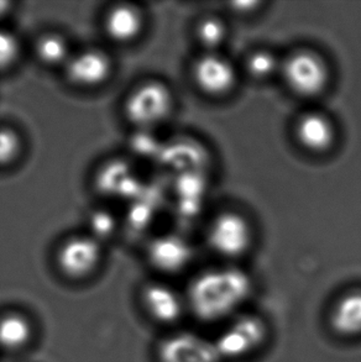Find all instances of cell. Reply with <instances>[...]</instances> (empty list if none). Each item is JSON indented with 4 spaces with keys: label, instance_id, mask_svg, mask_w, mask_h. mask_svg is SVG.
Masks as SVG:
<instances>
[{
    "label": "cell",
    "instance_id": "6da1fadb",
    "mask_svg": "<svg viewBox=\"0 0 361 362\" xmlns=\"http://www.w3.org/2000/svg\"><path fill=\"white\" fill-rule=\"evenodd\" d=\"M249 277L238 269H219L200 274L192 282L188 303L197 318L218 322L229 317L248 299Z\"/></svg>",
    "mask_w": 361,
    "mask_h": 362
},
{
    "label": "cell",
    "instance_id": "7a4b0ae2",
    "mask_svg": "<svg viewBox=\"0 0 361 362\" xmlns=\"http://www.w3.org/2000/svg\"><path fill=\"white\" fill-rule=\"evenodd\" d=\"M173 109V94L160 81H147L127 94L124 115L140 132H149L165 122Z\"/></svg>",
    "mask_w": 361,
    "mask_h": 362
},
{
    "label": "cell",
    "instance_id": "3957f363",
    "mask_svg": "<svg viewBox=\"0 0 361 362\" xmlns=\"http://www.w3.org/2000/svg\"><path fill=\"white\" fill-rule=\"evenodd\" d=\"M102 259L101 241L89 234L69 236L56 252L57 267L71 279H88L97 271Z\"/></svg>",
    "mask_w": 361,
    "mask_h": 362
},
{
    "label": "cell",
    "instance_id": "277c9868",
    "mask_svg": "<svg viewBox=\"0 0 361 362\" xmlns=\"http://www.w3.org/2000/svg\"><path fill=\"white\" fill-rule=\"evenodd\" d=\"M266 325L255 315L234 320L220 333L214 344L223 360H235L254 353L264 344Z\"/></svg>",
    "mask_w": 361,
    "mask_h": 362
},
{
    "label": "cell",
    "instance_id": "5b68a950",
    "mask_svg": "<svg viewBox=\"0 0 361 362\" xmlns=\"http://www.w3.org/2000/svg\"><path fill=\"white\" fill-rule=\"evenodd\" d=\"M71 84L82 89H96L107 83L114 71L112 57L101 49H84L72 54L64 64Z\"/></svg>",
    "mask_w": 361,
    "mask_h": 362
},
{
    "label": "cell",
    "instance_id": "8992f818",
    "mask_svg": "<svg viewBox=\"0 0 361 362\" xmlns=\"http://www.w3.org/2000/svg\"><path fill=\"white\" fill-rule=\"evenodd\" d=\"M283 76L293 92L304 97L321 93L328 81L326 64L312 52L292 54L283 66Z\"/></svg>",
    "mask_w": 361,
    "mask_h": 362
},
{
    "label": "cell",
    "instance_id": "52a82bcc",
    "mask_svg": "<svg viewBox=\"0 0 361 362\" xmlns=\"http://www.w3.org/2000/svg\"><path fill=\"white\" fill-rule=\"evenodd\" d=\"M208 241L215 252L225 257H238L249 249L251 229L243 216L225 213L210 226Z\"/></svg>",
    "mask_w": 361,
    "mask_h": 362
},
{
    "label": "cell",
    "instance_id": "ba28073f",
    "mask_svg": "<svg viewBox=\"0 0 361 362\" xmlns=\"http://www.w3.org/2000/svg\"><path fill=\"white\" fill-rule=\"evenodd\" d=\"M159 362H223L213 341L198 334L177 333L159 348Z\"/></svg>",
    "mask_w": 361,
    "mask_h": 362
},
{
    "label": "cell",
    "instance_id": "9c48e42d",
    "mask_svg": "<svg viewBox=\"0 0 361 362\" xmlns=\"http://www.w3.org/2000/svg\"><path fill=\"white\" fill-rule=\"evenodd\" d=\"M147 25L145 15L132 4H117L108 10L103 29L110 41L119 45L132 44L142 36Z\"/></svg>",
    "mask_w": 361,
    "mask_h": 362
},
{
    "label": "cell",
    "instance_id": "30bf717a",
    "mask_svg": "<svg viewBox=\"0 0 361 362\" xmlns=\"http://www.w3.org/2000/svg\"><path fill=\"white\" fill-rule=\"evenodd\" d=\"M193 79L197 87L205 93L222 95L229 92L234 86V69L223 57L205 54L195 62Z\"/></svg>",
    "mask_w": 361,
    "mask_h": 362
},
{
    "label": "cell",
    "instance_id": "8fae6325",
    "mask_svg": "<svg viewBox=\"0 0 361 362\" xmlns=\"http://www.w3.org/2000/svg\"><path fill=\"white\" fill-rule=\"evenodd\" d=\"M147 256L155 269L166 274H175L185 269L190 262V250L180 238L159 236L149 246Z\"/></svg>",
    "mask_w": 361,
    "mask_h": 362
},
{
    "label": "cell",
    "instance_id": "7c38bea8",
    "mask_svg": "<svg viewBox=\"0 0 361 362\" xmlns=\"http://www.w3.org/2000/svg\"><path fill=\"white\" fill-rule=\"evenodd\" d=\"M142 302L147 313L160 323L177 322L183 310L180 296L165 284H149L142 292Z\"/></svg>",
    "mask_w": 361,
    "mask_h": 362
},
{
    "label": "cell",
    "instance_id": "4fadbf2b",
    "mask_svg": "<svg viewBox=\"0 0 361 362\" xmlns=\"http://www.w3.org/2000/svg\"><path fill=\"white\" fill-rule=\"evenodd\" d=\"M331 324L336 333L345 338L361 335V289L338 299L331 314Z\"/></svg>",
    "mask_w": 361,
    "mask_h": 362
},
{
    "label": "cell",
    "instance_id": "5bb4252c",
    "mask_svg": "<svg viewBox=\"0 0 361 362\" xmlns=\"http://www.w3.org/2000/svg\"><path fill=\"white\" fill-rule=\"evenodd\" d=\"M296 135L308 150L326 151L334 140V129L332 122L321 114H307L298 120Z\"/></svg>",
    "mask_w": 361,
    "mask_h": 362
},
{
    "label": "cell",
    "instance_id": "9a60e30c",
    "mask_svg": "<svg viewBox=\"0 0 361 362\" xmlns=\"http://www.w3.org/2000/svg\"><path fill=\"white\" fill-rule=\"evenodd\" d=\"M33 338V325L23 314L8 313L0 318V346L10 351L23 349Z\"/></svg>",
    "mask_w": 361,
    "mask_h": 362
},
{
    "label": "cell",
    "instance_id": "2e32d148",
    "mask_svg": "<svg viewBox=\"0 0 361 362\" xmlns=\"http://www.w3.org/2000/svg\"><path fill=\"white\" fill-rule=\"evenodd\" d=\"M35 56L47 67H56L67 64L71 54L69 40L59 33H45L35 42Z\"/></svg>",
    "mask_w": 361,
    "mask_h": 362
},
{
    "label": "cell",
    "instance_id": "e0dca14e",
    "mask_svg": "<svg viewBox=\"0 0 361 362\" xmlns=\"http://www.w3.org/2000/svg\"><path fill=\"white\" fill-rule=\"evenodd\" d=\"M23 139L10 127H0V167H8L19 160L23 152Z\"/></svg>",
    "mask_w": 361,
    "mask_h": 362
},
{
    "label": "cell",
    "instance_id": "ac0fdd59",
    "mask_svg": "<svg viewBox=\"0 0 361 362\" xmlns=\"http://www.w3.org/2000/svg\"><path fill=\"white\" fill-rule=\"evenodd\" d=\"M21 54V45L9 30L0 28V72H6L18 64Z\"/></svg>",
    "mask_w": 361,
    "mask_h": 362
},
{
    "label": "cell",
    "instance_id": "d6986e66",
    "mask_svg": "<svg viewBox=\"0 0 361 362\" xmlns=\"http://www.w3.org/2000/svg\"><path fill=\"white\" fill-rule=\"evenodd\" d=\"M197 36L205 47L214 49L224 40V26L217 19L203 20L197 30Z\"/></svg>",
    "mask_w": 361,
    "mask_h": 362
},
{
    "label": "cell",
    "instance_id": "ffe728a7",
    "mask_svg": "<svg viewBox=\"0 0 361 362\" xmlns=\"http://www.w3.org/2000/svg\"><path fill=\"white\" fill-rule=\"evenodd\" d=\"M92 233L89 235L101 241V238L112 235L115 230V219L108 211H97L89 218Z\"/></svg>",
    "mask_w": 361,
    "mask_h": 362
},
{
    "label": "cell",
    "instance_id": "44dd1931",
    "mask_svg": "<svg viewBox=\"0 0 361 362\" xmlns=\"http://www.w3.org/2000/svg\"><path fill=\"white\" fill-rule=\"evenodd\" d=\"M250 74L258 78H264L273 74L276 69V61L268 52H258L250 57L248 62Z\"/></svg>",
    "mask_w": 361,
    "mask_h": 362
},
{
    "label": "cell",
    "instance_id": "7402d4cb",
    "mask_svg": "<svg viewBox=\"0 0 361 362\" xmlns=\"http://www.w3.org/2000/svg\"><path fill=\"white\" fill-rule=\"evenodd\" d=\"M11 8L13 4L10 1L0 0V20L4 19L5 16H8L11 13Z\"/></svg>",
    "mask_w": 361,
    "mask_h": 362
}]
</instances>
